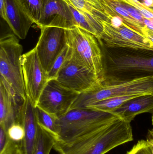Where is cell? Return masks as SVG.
<instances>
[{
    "label": "cell",
    "mask_w": 153,
    "mask_h": 154,
    "mask_svg": "<svg viewBox=\"0 0 153 154\" xmlns=\"http://www.w3.org/2000/svg\"><path fill=\"white\" fill-rule=\"evenodd\" d=\"M153 94V77L112 84L100 85L79 94L71 109L86 108L91 104L109 98L129 95Z\"/></svg>",
    "instance_id": "cell-6"
},
{
    "label": "cell",
    "mask_w": 153,
    "mask_h": 154,
    "mask_svg": "<svg viewBox=\"0 0 153 154\" xmlns=\"http://www.w3.org/2000/svg\"><path fill=\"white\" fill-rule=\"evenodd\" d=\"M133 139L131 123L119 118L105 128L56 152L59 154H105Z\"/></svg>",
    "instance_id": "cell-3"
},
{
    "label": "cell",
    "mask_w": 153,
    "mask_h": 154,
    "mask_svg": "<svg viewBox=\"0 0 153 154\" xmlns=\"http://www.w3.org/2000/svg\"><path fill=\"white\" fill-rule=\"evenodd\" d=\"M9 140L7 131L2 127L0 126V152L3 151Z\"/></svg>",
    "instance_id": "cell-29"
},
{
    "label": "cell",
    "mask_w": 153,
    "mask_h": 154,
    "mask_svg": "<svg viewBox=\"0 0 153 154\" xmlns=\"http://www.w3.org/2000/svg\"><path fill=\"white\" fill-rule=\"evenodd\" d=\"M66 32L71 57L90 69L102 82L103 55L97 38L77 26L66 29Z\"/></svg>",
    "instance_id": "cell-5"
},
{
    "label": "cell",
    "mask_w": 153,
    "mask_h": 154,
    "mask_svg": "<svg viewBox=\"0 0 153 154\" xmlns=\"http://www.w3.org/2000/svg\"><path fill=\"white\" fill-rule=\"evenodd\" d=\"M144 6L146 8V9H148V10H149V11H152V12L153 13V7H146L145 6Z\"/></svg>",
    "instance_id": "cell-36"
},
{
    "label": "cell",
    "mask_w": 153,
    "mask_h": 154,
    "mask_svg": "<svg viewBox=\"0 0 153 154\" xmlns=\"http://www.w3.org/2000/svg\"><path fill=\"white\" fill-rule=\"evenodd\" d=\"M86 1L93 5V6L96 7V8H98L99 10L104 12L103 7H102V0H86Z\"/></svg>",
    "instance_id": "cell-33"
},
{
    "label": "cell",
    "mask_w": 153,
    "mask_h": 154,
    "mask_svg": "<svg viewBox=\"0 0 153 154\" xmlns=\"http://www.w3.org/2000/svg\"><path fill=\"white\" fill-rule=\"evenodd\" d=\"M66 1L77 23V27L93 34L97 39H99L103 30V25L101 22L91 15L80 11L71 4L68 0Z\"/></svg>",
    "instance_id": "cell-18"
},
{
    "label": "cell",
    "mask_w": 153,
    "mask_h": 154,
    "mask_svg": "<svg viewBox=\"0 0 153 154\" xmlns=\"http://www.w3.org/2000/svg\"><path fill=\"white\" fill-rule=\"evenodd\" d=\"M146 141L149 145L152 154H153V128L148 131Z\"/></svg>",
    "instance_id": "cell-30"
},
{
    "label": "cell",
    "mask_w": 153,
    "mask_h": 154,
    "mask_svg": "<svg viewBox=\"0 0 153 154\" xmlns=\"http://www.w3.org/2000/svg\"><path fill=\"white\" fill-rule=\"evenodd\" d=\"M5 1V21L16 37L24 39L34 21L26 12L19 0Z\"/></svg>",
    "instance_id": "cell-15"
},
{
    "label": "cell",
    "mask_w": 153,
    "mask_h": 154,
    "mask_svg": "<svg viewBox=\"0 0 153 154\" xmlns=\"http://www.w3.org/2000/svg\"><path fill=\"white\" fill-rule=\"evenodd\" d=\"M99 42L103 55V84H116L153 77V51L110 48Z\"/></svg>",
    "instance_id": "cell-1"
},
{
    "label": "cell",
    "mask_w": 153,
    "mask_h": 154,
    "mask_svg": "<svg viewBox=\"0 0 153 154\" xmlns=\"http://www.w3.org/2000/svg\"><path fill=\"white\" fill-rule=\"evenodd\" d=\"M146 113H153V94L137 97L110 112L130 123L137 115Z\"/></svg>",
    "instance_id": "cell-16"
},
{
    "label": "cell",
    "mask_w": 153,
    "mask_h": 154,
    "mask_svg": "<svg viewBox=\"0 0 153 154\" xmlns=\"http://www.w3.org/2000/svg\"><path fill=\"white\" fill-rule=\"evenodd\" d=\"M119 118L112 113L90 109H71L57 119L58 135L54 149L56 151L71 145Z\"/></svg>",
    "instance_id": "cell-2"
},
{
    "label": "cell",
    "mask_w": 153,
    "mask_h": 154,
    "mask_svg": "<svg viewBox=\"0 0 153 154\" xmlns=\"http://www.w3.org/2000/svg\"><path fill=\"white\" fill-rule=\"evenodd\" d=\"M37 26L54 27L65 29L77 27V23L66 0H45Z\"/></svg>",
    "instance_id": "cell-12"
},
{
    "label": "cell",
    "mask_w": 153,
    "mask_h": 154,
    "mask_svg": "<svg viewBox=\"0 0 153 154\" xmlns=\"http://www.w3.org/2000/svg\"><path fill=\"white\" fill-rule=\"evenodd\" d=\"M144 6L147 7H153V0H142Z\"/></svg>",
    "instance_id": "cell-34"
},
{
    "label": "cell",
    "mask_w": 153,
    "mask_h": 154,
    "mask_svg": "<svg viewBox=\"0 0 153 154\" xmlns=\"http://www.w3.org/2000/svg\"><path fill=\"white\" fill-rule=\"evenodd\" d=\"M119 3L121 6L125 8L134 19H135L138 22L140 23L144 27H145V25L144 22V18L138 10H137L134 6H132L124 2L119 1Z\"/></svg>",
    "instance_id": "cell-27"
},
{
    "label": "cell",
    "mask_w": 153,
    "mask_h": 154,
    "mask_svg": "<svg viewBox=\"0 0 153 154\" xmlns=\"http://www.w3.org/2000/svg\"><path fill=\"white\" fill-rule=\"evenodd\" d=\"M79 95L56 79L50 80L40 94L37 106L58 119L71 110Z\"/></svg>",
    "instance_id": "cell-7"
},
{
    "label": "cell",
    "mask_w": 153,
    "mask_h": 154,
    "mask_svg": "<svg viewBox=\"0 0 153 154\" xmlns=\"http://www.w3.org/2000/svg\"><path fill=\"white\" fill-rule=\"evenodd\" d=\"M7 133L10 140L19 143L22 142L25 135L24 128L19 123H15L12 125L7 130Z\"/></svg>",
    "instance_id": "cell-25"
},
{
    "label": "cell",
    "mask_w": 153,
    "mask_h": 154,
    "mask_svg": "<svg viewBox=\"0 0 153 154\" xmlns=\"http://www.w3.org/2000/svg\"><path fill=\"white\" fill-rule=\"evenodd\" d=\"M19 1L26 12L37 25L41 16L45 0Z\"/></svg>",
    "instance_id": "cell-23"
},
{
    "label": "cell",
    "mask_w": 153,
    "mask_h": 154,
    "mask_svg": "<svg viewBox=\"0 0 153 154\" xmlns=\"http://www.w3.org/2000/svg\"><path fill=\"white\" fill-rule=\"evenodd\" d=\"M70 50L69 46L66 45L63 51L57 57L52 66L50 70L48 72L49 79H55L58 72L70 56Z\"/></svg>",
    "instance_id": "cell-24"
},
{
    "label": "cell",
    "mask_w": 153,
    "mask_h": 154,
    "mask_svg": "<svg viewBox=\"0 0 153 154\" xmlns=\"http://www.w3.org/2000/svg\"><path fill=\"white\" fill-rule=\"evenodd\" d=\"M55 79L65 88L79 94L102 83L91 71L71 57V51Z\"/></svg>",
    "instance_id": "cell-9"
},
{
    "label": "cell",
    "mask_w": 153,
    "mask_h": 154,
    "mask_svg": "<svg viewBox=\"0 0 153 154\" xmlns=\"http://www.w3.org/2000/svg\"><path fill=\"white\" fill-rule=\"evenodd\" d=\"M152 125H153V115L152 116Z\"/></svg>",
    "instance_id": "cell-37"
},
{
    "label": "cell",
    "mask_w": 153,
    "mask_h": 154,
    "mask_svg": "<svg viewBox=\"0 0 153 154\" xmlns=\"http://www.w3.org/2000/svg\"><path fill=\"white\" fill-rule=\"evenodd\" d=\"M126 154H152L150 147L146 140H141L138 141L133 146L130 151Z\"/></svg>",
    "instance_id": "cell-26"
},
{
    "label": "cell",
    "mask_w": 153,
    "mask_h": 154,
    "mask_svg": "<svg viewBox=\"0 0 153 154\" xmlns=\"http://www.w3.org/2000/svg\"><path fill=\"white\" fill-rule=\"evenodd\" d=\"M75 8L83 13L89 14L100 21L110 22L108 16L103 11L96 8L86 0H68Z\"/></svg>",
    "instance_id": "cell-21"
},
{
    "label": "cell",
    "mask_w": 153,
    "mask_h": 154,
    "mask_svg": "<svg viewBox=\"0 0 153 154\" xmlns=\"http://www.w3.org/2000/svg\"><path fill=\"white\" fill-rule=\"evenodd\" d=\"M0 154H24L19 143H15L9 140L5 148Z\"/></svg>",
    "instance_id": "cell-28"
},
{
    "label": "cell",
    "mask_w": 153,
    "mask_h": 154,
    "mask_svg": "<svg viewBox=\"0 0 153 154\" xmlns=\"http://www.w3.org/2000/svg\"><path fill=\"white\" fill-rule=\"evenodd\" d=\"M19 100L11 89L0 81V126L6 131L13 124H20Z\"/></svg>",
    "instance_id": "cell-14"
},
{
    "label": "cell",
    "mask_w": 153,
    "mask_h": 154,
    "mask_svg": "<svg viewBox=\"0 0 153 154\" xmlns=\"http://www.w3.org/2000/svg\"><path fill=\"white\" fill-rule=\"evenodd\" d=\"M36 110L39 125L54 136L56 140L58 135L57 118L38 107H36Z\"/></svg>",
    "instance_id": "cell-22"
},
{
    "label": "cell",
    "mask_w": 153,
    "mask_h": 154,
    "mask_svg": "<svg viewBox=\"0 0 153 154\" xmlns=\"http://www.w3.org/2000/svg\"><path fill=\"white\" fill-rule=\"evenodd\" d=\"M140 96L129 95L109 98L91 104L86 108L110 113L131 100Z\"/></svg>",
    "instance_id": "cell-19"
},
{
    "label": "cell",
    "mask_w": 153,
    "mask_h": 154,
    "mask_svg": "<svg viewBox=\"0 0 153 154\" xmlns=\"http://www.w3.org/2000/svg\"><path fill=\"white\" fill-rule=\"evenodd\" d=\"M55 142L54 137L39 125L37 138L32 154H50Z\"/></svg>",
    "instance_id": "cell-20"
},
{
    "label": "cell",
    "mask_w": 153,
    "mask_h": 154,
    "mask_svg": "<svg viewBox=\"0 0 153 154\" xmlns=\"http://www.w3.org/2000/svg\"><path fill=\"white\" fill-rule=\"evenodd\" d=\"M20 123L24 128V139L20 146L24 154H32L37 138L39 125L36 107L28 97L22 101L20 110Z\"/></svg>",
    "instance_id": "cell-13"
},
{
    "label": "cell",
    "mask_w": 153,
    "mask_h": 154,
    "mask_svg": "<svg viewBox=\"0 0 153 154\" xmlns=\"http://www.w3.org/2000/svg\"><path fill=\"white\" fill-rule=\"evenodd\" d=\"M35 48L44 69L48 73L55 60L67 45L65 29L54 27L40 28Z\"/></svg>",
    "instance_id": "cell-11"
},
{
    "label": "cell",
    "mask_w": 153,
    "mask_h": 154,
    "mask_svg": "<svg viewBox=\"0 0 153 154\" xmlns=\"http://www.w3.org/2000/svg\"><path fill=\"white\" fill-rule=\"evenodd\" d=\"M22 52V46L14 34L1 38L0 81L9 86L22 102L27 98L21 62Z\"/></svg>",
    "instance_id": "cell-4"
},
{
    "label": "cell",
    "mask_w": 153,
    "mask_h": 154,
    "mask_svg": "<svg viewBox=\"0 0 153 154\" xmlns=\"http://www.w3.org/2000/svg\"><path fill=\"white\" fill-rule=\"evenodd\" d=\"M144 36L146 37L148 39L150 40L153 43V36L150 35V34H148V33H145V34H144Z\"/></svg>",
    "instance_id": "cell-35"
},
{
    "label": "cell",
    "mask_w": 153,
    "mask_h": 154,
    "mask_svg": "<svg viewBox=\"0 0 153 154\" xmlns=\"http://www.w3.org/2000/svg\"><path fill=\"white\" fill-rule=\"evenodd\" d=\"M27 97L35 107L48 82V74L42 66L35 48L21 58Z\"/></svg>",
    "instance_id": "cell-10"
},
{
    "label": "cell",
    "mask_w": 153,
    "mask_h": 154,
    "mask_svg": "<svg viewBox=\"0 0 153 154\" xmlns=\"http://www.w3.org/2000/svg\"><path fill=\"white\" fill-rule=\"evenodd\" d=\"M0 14L3 20H6V5L5 0H0Z\"/></svg>",
    "instance_id": "cell-31"
},
{
    "label": "cell",
    "mask_w": 153,
    "mask_h": 154,
    "mask_svg": "<svg viewBox=\"0 0 153 154\" xmlns=\"http://www.w3.org/2000/svg\"><path fill=\"white\" fill-rule=\"evenodd\" d=\"M110 19L111 24L115 27H119L123 23L122 19L118 16H113Z\"/></svg>",
    "instance_id": "cell-32"
},
{
    "label": "cell",
    "mask_w": 153,
    "mask_h": 154,
    "mask_svg": "<svg viewBox=\"0 0 153 154\" xmlns=\"http://www.w3.org/2000/svg\"><path fill=\"white\" fill-rule=\"evenodd\" d=\"M102 23L103 30L98 41L107 47L153 51L152 42L124 22L119 27H115L111 23L104 21Z\"/></svg>",
    "instance_id": "cell-8"
},
{
    "label": "cell",
    "mask_w": 153,
    "mask_h": 154,
    "mask_svg": "<svg viewBox=\"0 0 153 154\" xmlns=\"http://www.w3.org/2000/svg\"><path fill=\"white\" fill-rule=\"evenodd\" d=\"M102 2L103 10L110 19L113 16H118L129 28L143 34L144 27L119 4V0H102Z\"/></svg>",
    "instance_id": "cell-17"
}]
</instances>
